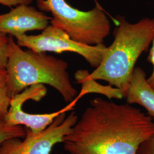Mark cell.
I'll return each instance as SVG.
<instances>
[{"mask_svg": "<svg viewBox=\"0 0 154 154\" xmlns=\"http://www.w3.org/2000/svg\"><path fill=\"white\" fill-rule=\"evenodd\" d=\"M78 121L75 112L67 117L66 112H63L41 132L33 133L27 128L22 140L18 138L7 140L0 146V154H50L55 144L62 143Z\"/></svg>", "mask_w": 154, "mask_h": 154, "instance_id": "obj_6", "label": "cell"}, {"mask_svg": "<svg viewBox=\"0 0 154 154\" xmlns=\"http://www.w3.org/2000/svg\"><path fill=\"white\" fill-rule=\"evenodd\" d=\"M137 154H154V135L140 145Z\"/></svg>", "mask_w": 154, "mask_h": 154, "instance_id": "obj_14", "label": "cell"}, {"mask_svg": "<svg viewBox=\"0 0 154 154\" xmlns=\"http://www.w3.org/2000/svg\"><path fill=\"white\" fill-rule=\"evenodd\" d=\"M154 135L149 115L127 103L97 97L90 101L62 143L69 154H137Z\"/></svg>", "mask_w": 154, "mask_h": 154, "instance_id": "obj_1", "label": "cell"}, {"mask_svg": "<svg viewBox=\"0 0 154 154\" xmlns=\"http://www.w3.org/2000/svg\"><path fill=\"white\" fill-rule=\"evenodd\" d=\"M47 94V88L44 85L38 84L25 89L12 97L8 113L4 120L8 123L25 127L33 133H38L50 126L55 118L63 112L74 109L78 99L77 98L61 110L51 113L30 114L22 109L23 103L28 100L39 102Z\"/></svg>", "mask_w": 154, "mask_h": 154, "instance_id": "obj_7", "label": "cell"}, {"mask_svg": "<svg viewBox=\"0 0 154 154\" xmlns=\"http://www.w3.org/2000/svg\"><path fill=\"white\" fill-rule=\"evenodd\" d=\"M11 98L8 93V72L0 69V119H4L10 107Z\"/></svg>", "mask_w": 154, "mask_h": 154, "instance_id": "obj_11", "label": "cell"}, {"mask_svg": "<svg viewBox=\"0 0 154 154\" xmlns=\"http://www.w3.org/2000/svg\"><path fill=\"white\" fill-rule=\"evenodd\" d=\"M94 1H96V0H94Z\"/></svg>", "mask_w": 154, "mask_h": 154, "instance_id": "obj_17", "label": "cell"}, {"mask_svg": "<svg viewBox=\"0 0 154 154\" xmlns=\"http://www.w3.org/2000/svg\"><path fill=\"white\" fill-rule=\"evenodd\" d=\"M33 0H0V4L8 7L17 6L20 5H30Z\"/></svg>", "mask_w": 154, "mask_h": 154, "instance_id": "obj_15", "label": "cell"}, {"mask_svg": "<svg viewBox=\"0 0 154 154\" xmlns=\"http://www.w3.org/2000/svg\"><path fill=\"white\" fill-rule=\"evenodd\" d=\"M148 61L154 67V69L151 76L149 77L148 79H147V80L148 83L150 85V86L154 89V39L152 41V48L149 51Z\"/></svg>", "mask_w": 154, "mask_h": 154, "instance_id": "obj_16", "label": "cell"}, {"mask_svg": "<svg viewBox=\"0 0 154 154\" xmlns=\"http://www.w3.org/2000/svg\"><path fill=\"white\" fill-rule=\"evenodd\" d=\"M37 5L40 11L51 14L50 25L61 29L80 44H102L110 34V21L99 4L89 11L74 8L66 0H37Z\"/></svg>", "mask_w": 154, "mask_h": 154, "instance_id": "obj_4", "label": "cell"}, {"mask_svg": "<svg viewBox=\"0 0 154 154\" xmlns=\"http://www.w3.org/2000/svg\"><path fill=\"white\" fill-rule=\"evenodd\" d=\"M116 21L119 26L114 31V40L90 77L121 89L125 98L135 63L154 40V18L131 23L118 16Z\"/></svg>", "mask_w": 154, "mask_h": 154, "instance_id": "obj_2", "label": "cell"}, {"mask_svg": "<svg viewBox=\"0 0 154 154\" xmlns=\"http://www.w3.org/2000/svg\"><path fill=\"white\" fill-rule=\"evenodd\" d=\"M125 98L130 105L142 106L147 111V115L154 119V89L147 82L142 69L134 67Z\"/></svg>", "mask_w": 154, "mask_h": 154, "instance_id": "obj_9", "label": "cell"}, {"mask_svg": "<svg viewBox=\"0 0 154 154\" xmlns=\"http://www.w3.org/2000/svg\"><path fill=\"white\" fill-rule=\"evenodd\" d=\"M75 79L78 83L81 85V90L77 95V99H80L88 94H99L106 97L109 100L115 98L122 99L125 98L123 92L121 89L111 85L104 86L97 82L90 77V73L86 70H78L75 73Z\"/></svg>", "mask_w": 154, "mask_h": 154, "instance_id": "obj_10", "label": "cell"}, {"mask_svg": "<svg viewBox=\"0 0 154 154\" xmlns=\"http://www.w3.org/2000/svg\"><path fill=\"white\" fill-rule=\"evenodd\" d=\"M51 17L29 5H20L0 14V33L17 36L33 30H44L49 25Z\"/></svg>", "mask_w": 154, "mask_h": 154, "instance_id": "obj_8", "label": "cell"}, {"mask_svg": "<svg viewBox=\"0 0 154 154\" xmlns=\"http://www.w3.org/2000/svg\"><path fill=\"white\" fill-rule=\"evenodd\" d=\"M9 36V54L6 70L8 72V93L11 98L34 85H48L61 94L67 103L78 95L70 82L66 61L37 53L24 51Z\"/></svg>", "mask_w": 154, "mask_h": 154, "instance_id": "obj_3", "label": "cell"}, {"mask_svg": "<svg viewBox=\"0 0 154 154\" xmlns=\"http://www.w3.org/2000/svg\"><path fill=\"white\" fill-rule=\"evenodd\" d=\"M9 36L0 33V69H6L9 54Z\"/></svg>", "mask_w": 154, "mask_h": 154, "instance_id": "obj_13", "label": "cell"}, {"mask_svg": "<svg viewBox=\"0 0 154 154\" xmlns=\"http://www.w3.org/2000/svg\"><path fill=\"white\" fill-rule=\"evenodd\" d=\"M26 132L23 127L11 125L0 119V146L9 139L24 138Z\"/></svg>", "mask_w": 154, "mask_h": 154, "instance_id": "obj_12", "label": "cell"}, {"mask_svg": "<svg viewBox=\"0 0 154 154\" xmlns=\"http://www.w3.org/2000/svg\"><path fill=\"white\" fill-rule=\"evenodd\" d=\"M16 38L17 44L20 47L27 48L37 53H75L82 56L90 66L95 68L100 65L107 48L103 44L89 46L77 42L65 32L51 25L38 35H28L25 34L17 36Z\"/></svg>", "mask_w": 154, "mask_h": 154, "instance_id": "obj_5", "label": "cell"}]
</instances>
